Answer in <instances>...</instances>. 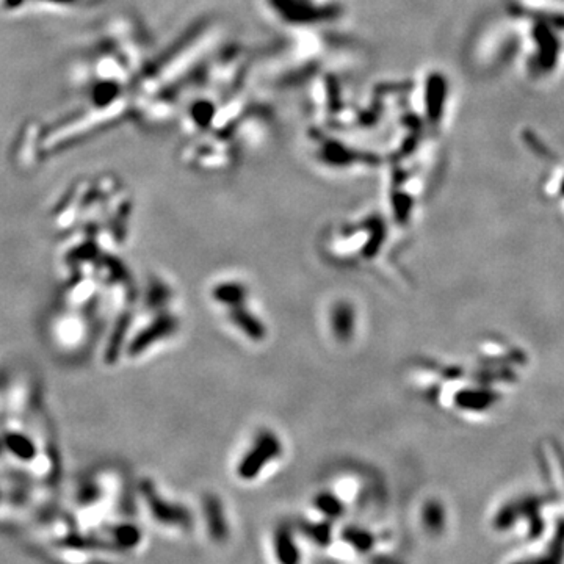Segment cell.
I'll return each mask as SVG.
<instances>
[{
  "label": "cell",
  "mask_w": 564,
  "mask_h": 564,
  "mask_svg": "<svg viewBox=\"0 0 564 564\" xmlns=\"http://www.w3.org/2000/svg\"><path fill=\"white\" fill-rule=\"evenodd\" d=\"M278 451H279L278 442H276L273 438L259 440L256 449H254L252 453H250V455H248L242 462L240 470H239L242 478L256 477L259 470H261L265 464L272 460V458L278 455Z\"/></svg>",
  "instance_id": "6da1fadb"
},
{
  "label": "cell",
  "mask_w": 564,
  "mask_h": 564,
  "mask_svg": "<svg viewBox=\"0 0 564 564\" xmlns=\"http://www.w3.org/2000/svg\"><path fill=\"white\" fill-rule=\"evenodd\" d=\"M276 556L281 564H300V554L293 541L292 530L287 525H281L274 533Z\"/></svg>",
  "instance_id": "7a4b0ae2"
},
{
  "label": "cell",
  "mask_w": 564,
  "mask_h": 564,
  "mask_svg": "<svg viewBox=\"0 0 564 564\" xmlns=\"http://www.w3.org/2000/svg\"><path fill=\"white\" fill-rule=\"evenodd\" d=\"M207 517L210 525V533L217 541H224L228 538V524L224 521L223 510L217 500H210L207 505Z\"/></svg>",
  "instance_id": "3957f363"
},
{
  "label": "cell",
  "mask_w": 564,
  "mask_h": 564,
  "mask_svg": "<svg viewBox=\"0 0 564 564\" xmlns=\"http://www.w3.org/2000/svg\"><path fill=\"white\" fill-rule=\"evenodd\" d=\"M422 519L425 528H427L430 533L439 534L442 530H444L445 514L438 502H430L425 505Z\"/></svg>",
  "instance_id": "277c9868"
},
{
  "label": "cell",
  "mask_w": 564,
  "mask_h": 564,
  "mask_svg": "<svg viewBox=\"0 0 564 564\" xmlns=\"http://www.w3.org/2000/svg\"><path fill=\"white\" fill-rule=\"evenodd\" d=\"M342 534H344V539L346 543L351 544L359 552H368L375 543L372 534L357 527H348Z\"/></svg>",
  "instance_id": "5b68a950"
},
{
  "label": "cell",
  "mask_w": 564,
  "mask_h": 564,
  "mask_svg": "<svg viewBox=\"0 0 564 564\" xmlns=\"http://www.w3.org/2000/svg\"><path fill=\"white\" fill-rule=\"evenodd\" d=\"M301 530L314 543L320 545L331 544V527L329 524H301Z\"/></svg>",
  "instance_id": "8992f818"
},
{
  "label": "cell",
  "mask_w": 564,
  "mask_h": 564,
  "mask_svg": "<svg viewBox=\"0 0 564 564\" xmlns=\"http://www.w3.org/2000/svg\"><path fill=\"white\" fill-rule=\"evenodd\" d=\"M315 505H317L318 510H322L326 516L329 517H337L340 516L342 511H344V508H342L340 502L336 499V497L329 495V494H323L320 495L317 500H315Z\"/></svg>",
  "instance_id": "52a82bcc"
}]
</instances>
